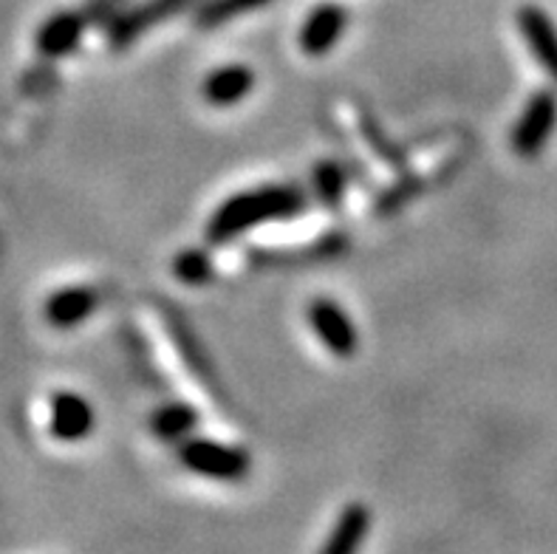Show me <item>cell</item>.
<instances>
[{
    "instance_id": "2e32d148",
    "label": "cell",
    "mask_w": 557,
    "mask_h": 554,
    "mask_svg": "<svg viewBox=\"0 0 557 554\" xmlns=\"http://www.w3.org/2000/svg\"><path fill=\"white\" fill-rule=\"evenodd\" d=\"M173 272L187 286H201V283H207L212 278V260L201 249H187V253H182L176 258Z\"/></svg>"
},
{
    "instance_id": "7a4b0ae2",
    "label": "cell",
    "mask_w": 557,
    "mask_h": 554,
    "mask_svg": "<svg viewBox=\"0 0 557 554\" xmlns=\"http://www.w3.org/2000/svg\"><path fill=\"white\" fill-rule=\"evenodd\" d=\"M557 127V94L552 88H537L530 97L527 108L518 116L509 145L521 159H535L544 153L546 141L552 139Z\"/></svg>"
},
{
    "instance_id": "277c9868",
    "label": "cell",
    "mask_w": 557,
    "mask_h": 554,
    "mask_svg": "<svg viewBox=\"0 0 557 554\" xmlns=\"http://www.w3.org/2000/svg\"><path fill=\"white\" fill-rule=\"evenodd\" d=\"M190 3L193 0H145V3L127 9V12L113 14L111 21L106 23L108 42H111L113 49H125L134 40H139L145 32H150V28L164 23L173 14L184 12Z\"/></svg>"
},
{
    "instance_id": "8fae6325",
    "label": "cell",
    "mask_w": 557,
    "mask_h": 554,
    "mask_svg": "<svg viewBox=\"0 0 557 554\" xmlns=\"http://www.w3.org/2000/svg\"><path fill=\"white\" fill-rule=\"evenodd\" d=\"M252 69H247V65H224V69H215L205 79V97L210 106L230 108L247 97L252 91Z\"/></svg>"
},
{
    "instance_id": "8992f818",
    "label": "cell",
    "mask_w": 557,
    "mask_h": 554,
    "mask_svg": "<svg viewBox=\"0 0 557 554\" xmlns=\"http://www.w3.org/2000/svg\"><path fill=\"white\" fill-rule=\"evenodd\" d=\"M518 26L530 46L535 63L557 83V26L541 7H523L518 12Z\"/></svg>"
},
{
    "instance_id": "5b68a950",
    "label": "cell",
    "mask_w": 557,
    "mask_h": 554,
    "mask_svg": "<svg viewBox=\"0 0 557 554\" xmlns=\"http://www.w3.org/2000/svg\"><path fill=\"white\" fill-rule=\"evenodd\" d=\"M309 323L314 329V334L320 337V343L339 359H348L357 354V345H360V337H357V329L348 320V315L339 309L334 300H314L309 306Z\"/></svg>"
},
{
    "instance_id": "6da1fadb",
    "label": "cell",
    "mask_w": 557,
    "mask_h": 554,
    "mask_svg": "<svg viewBox=\"0 0 557 554\" xmlns=\"http://www.w3.org/2000/svg\"><path fill=\"white\" fill-rule=\"evenodd\" d=\"M306 193L295 184H269V187L238 193L215 210L207 224V238L212 244H226L240 232L269 224V221H289L306 210Z\"/></svg>"
},
{
    "instance_id": "3957f363",
    "label": "cell",
    "mask_w": 557,
    "mask_h": 554,
    "mask_svg": "<svg viewBox=\"0 0 557 554\" xmlns=\"http://www.w3.org/2000/svg\"><path fill=\"white\" fill-rule=\"evenodd\" d=\"M178 456L187 470L215 481H238L249 472V456L244 450L212 439H184Z\"/></svg>"
},
{
    "instance_id": "e0dca14e",
    "label": "cell",
    "mask_w": 557,
    "mask_h": 554,
    "mask_svg": "<svg viewBox=\"0 0 557 554\" xmlns=\"http://www.w3.org/2000/svg\"><path fill=\"white\" fill-rule=\"evenodd\" d=\"M122 3H125V0H88L83 9L85 23H88V26H106L113 14L120 12Z\"/></svg>"
},
{
    "instance_id": "52a82bcc",
    "label": "cell",
    "mask_w": 557,
    "mask_h": 554,
    "mask_svg": "<svg viewBox=\"0 0 557 554\" xmlns=\"http://www.w3.org/2000/svg\"><path fill=\"white\" fill-rule=\"evenodd\" d=\"M348 26V12L339 3H323L306 17L300 28V49L311 57L332 51Z\"/></svg>"
},
{
    "instance_id": "30bf717a",
    "label": "cell",
    "mask_w": 557,
    "mask_h": 554,
    "mask_svg": "<svg viewBox=\"0 0 557 554\" xmlns=\"http://www.w3.org/2000/svg\"><path fill=\"white\" fill-rule=\"evenodd\" d=\"M97 303L99 295L88 286L60 288L46 303V320L57 325V329H71V325L83 323L85 317H91Z\"/></svg>"
},
{
    "instance_id": "ba28073f",
    "label": "cell",
    "mask_w": 557,
    "mask_h": 554,
    "mask_svg": "<svg viewBox=\"0 0 557 554\" xmlns=\"http://www.w3.org/2000/svg\"><path fill=\"white\" fill-rule=\"evenodd\" d=\"M94 430V407L71 391L54 393L51 399V433L60 442H79Z\"/></svg>"
},
{
    "instance_id": "9a60e30c",
    "label": "cell",
    "mask_w": 557,
    "mask_h": 554,
    "mask_svg": "<svg viewBox=\"0 0 557 554\" xmlns=\"http://www.w3.org/2000/svg\"><path fill=\"white\" fill-rule=\"evenodd\" d=\"M311 178H314V193H318V198L325 207L334 210V207L343 204V196H346V173L339 170V164L320 162Z\"/></svg>"
},
{
    "instance_id": "5bb4252c",
    "label": "cell",
    "mask_w": 557,
    "mask_h": 554,
    "mask_svg": "<svg viewBox=\"0 0 557 554\" xmlns=\"http://www.w3.org/2000/svg\"><path fill=\"white\" fill-rule=\"evenodd\" d=\"M272 0H207L205 7H198L196 12V26L201 28H215L221 23H230L240 14L252 12L258 7H267Z\"/></svg>"
},
{
    "instance_id": "9c48e42d",
    "label": "cell",
    "mask_w": 557,
    "mask_h": 554,
    "mask_svg": "<svg viewBox=\"0 0 557 554\" xmlns=\"http://www.w3.org/2000/svg\"><path fill=\"white\" fill-rule=\"evenodd\" d=\"M85 26H88V23H85L83 12L51 14L49 21L37 28V51H40L42 57H51V60L71 54V51L79 46V40H83Z\"/></svg>"
},
{
    "instance_id": "4fadbf2b",
    "label": "cell",
    "mask_w": 557,
    "mask_h": 554,
    "mask_svg": "<svg viewBox=\"0 0 557 554\" xmlns=\"http://www.w3.org/2000/svg\"><path fill=\"white\" fill-rule=\"evenodd\" d=\"M196 424L198 414L190 405H184V402H170V405L159 407L153 414V421H150L153 433L164 439V442H184Z\"/></svg>"
},
{
    "instance_id": "7c38bea8",
    "label": "cell",
    "mask_w": 557,
    "mask_h": 554,
    "mask_svg": "<svg viewBox=\"0 0 557 554\" xmlns=\"http://www.w3.org/2000/svg\"><path fill=\"white\" fill-rule=\"evenodd\" d=\"M368 529H371V513H368L362 504L346 506V513L339 515V520L334 524L332 538L325 541L323 552L325 554H348L357 552V549L366 543Z\"/></svg>"
}]
</instances>
